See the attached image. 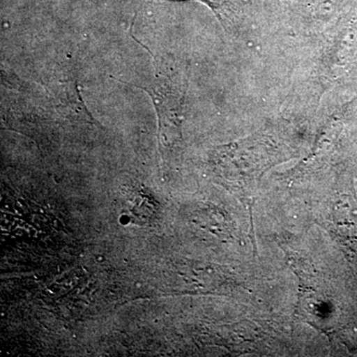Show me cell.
<instances>
[{"label": "cell", "instance_id": "obj_1", "mask_svg": "<svg viewBox=\"0 0 357 357\" xmlns=\"http://www.w3.org/2000/svg\"><path fill=\"white\" fill-rule=\"evenodd\" d=\"M199 1L203 2V3L206 4V6H210L213 11H217L218 4L215 3V0H199Z\"/></svg>", "mask_w": 357, "mask_h": 357}]
</instances>
